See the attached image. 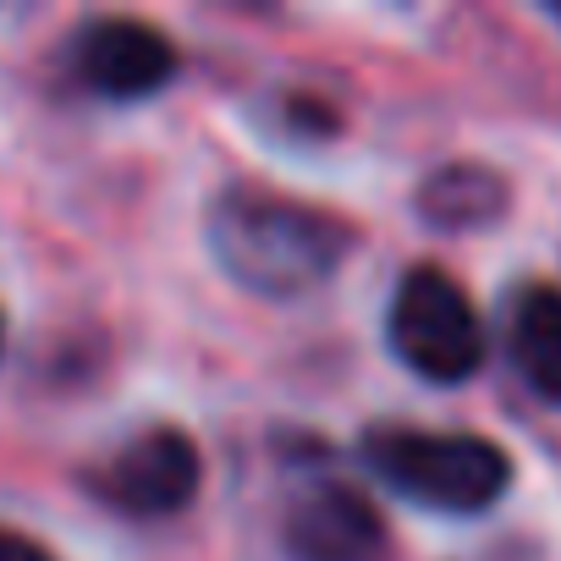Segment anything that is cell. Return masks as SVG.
Segmentation results:
<instances>
[{
  "label": "cell",
  "mask_w": 561,
  "mask_h": 561,
  "mask_svg": "<svg viewBox=\"0 0 561 561\" xmlns=\"http://www.w3.org/2000/svg\"><path fill=\"white\" fill-rule=\"evenodd\" d=\"M0 336H7V325H0Z\"/></svg>",
  "instance_id": "8fae6325"
},
{
  "label": "cell",
  "mask_w": 561,
  "mask_h": 561,
  "mask_svg": "<svg viewBox=\"0 0 561 561\" xmlns=\"http://www.w3.org/2000/svg\"><path fill=\"white\" fill-rule=\"evenodd\" d=\"M72 72L100 100H149L176 78V45L144 18H94L72 34Z\"/></svg>",
  "instance_id": "5b68a950"
},
{
  "label": "cell",
  "mask_w": 561,
  "mask_h": 561,
  "mask_svg": "<svg viewBox=\"0 0 561 561\" xmlns=\"http://www.w3.org/2000/svg\"><path fill=\"white\" fill-rule=\"evenodd\" d=\"M506 353L517 380L561 408V287L550 280H523L506 298Z\"/></svg>",
  "instance_id": "52a82bcc"
},
{
  "label": "cell",
  "mask_w": 561,
  "mask_h": 561,
  "mask_svg": "<svg viewBox=\"0 0 561 561\" xmlns=\"http://www.w3.org/2000/svg\"><path fill=\"white\" fill-rule=\"evenodd\" d=\"M386 342L430 386H462L490 358V336H484V320L468 287L440 264L402 270L391 309H386Z\"/></svg>",
  "instance_id": "3957f363"
},
{
  "label": "cell",
  "mask_w": 561,
  "mask_h": 561,
  "mask_svg": "<svg viewBox=\"0 0 561 561\" xmlns=\"http://www.w3.org/2000/svg\"><path fill=\"white\" fill-rule=\"evenodd\" d=\"M0 561H56L34 534H23V528H7L0 523Z\"/></svg>",
  "instance_id": "9c48e42d"
},
{
  "label": "cell",
  "mask_w": 561,
  "mask_h": 561,
  "mask_svg": "<svg viewBox=\"0 0 561 561\" xmlns=\"http://www.w3.org/2000/svg\"><path fill=\"white\" fill-rule=\"evenodd\" d=\"M209 248L237 287L259 298H304L336 275L353 231L331 209L264 187H226L209 209Z\"/></svg>",
  "instance_id": "6da1fadb"
},
{
  "label": "cell",
  "mask_w": 561,
  "mask_h": 561,
  "mask_svg": "<svg viewBox=\"0 0 561 561\" xmlns=\"http://www.w3.org/2000/svg\"><path fill=\"white\" fill-rule=\"evenodd\" d=\"M287 556L293 561H380L391 528L380 506L353 484H314L287 506Z\"/></svg>",
  "instance_id": "8992f818"
},
{
  "label": "cell",
  "mask_w": 561,
  "mask_h": 561,
  "mask_svg": "<svg viewBox=\"0 0 561 561\" xmlns=\"http://www.w3.org/2000/svg\"><path fill=\"white\" fill-rule=\"evenodd\" d=\"M198 484H204V457H198L193 435H182L171 424L133 435L89 473V490L127 517H171L198 495Z\"/></svg>",
  "instance_id": "277c9868"
},
{
  "label": "cell",
  "mask_w": 561,
  "mask_h": 561,
  "mask_svg": "<svg viewBox=\"0 0 561 561\" xmlns=\"http://www.w3.org/2000/svg\"><path fill=\"white\" fill-rule=\"evenodd\" d=\"M550 18H556V23H561V0H556V7H550Z\"/></svg>",
  "instance_id": "30bf717a"
},
{
  "label": "cell",
  "mask_w": 561,
  "mask_h": 561,
  "mask_svg": "<svg viewBox=\"0 0 561 561\" xmlns=\"http://www.w3.org/2000/svg\"><path fill=\"white\" fill-rule=\"evenodd\" d=\"M512 204V187L501 182V171L490 165H440L424 176L419 187V215L424 226L435 231H479V226H495Z\"/></svg>",
  "instance_id": "ba28073f"
},
{
  "label": "cell",
  "mask_w": 561,
  "mask_h": 561,
  "mask_svg": "<svg viewBox=\"0 0 561 561\" xmlns=\"http://www.w3.org/2000/svg\"><path fill=\"white\" fill-rule=\"evenodd\" d=\"M364 468L402 501L424 512L473 517L512 490V457L501 440L473 430H408L380 424L364 435Z\"/></svg>",
  "instance_id": "7a4b0ae2"
}]
</instances>
